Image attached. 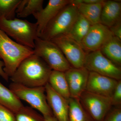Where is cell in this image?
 Masks as SVG:
<instances>
[{
    "label": "cell",
    "instance_id": "cell-1",
    "mask_svg": "<svg viewBox=\"0 0 121 121\" xmlns=\"http://www.w3.org/2000/svg\"><path fill=\"white\" fill-rule=\"evenodd\" d=\"M52 70L41 58L33 54L21 63L10 78L12 82L29 87L44 86Z\"/></svg>",
    "mask_w": 121,
    "mask_h": 121
},
{
    "label": "cell",
    "instance_id": "cell-2",
    "mask_svg": "<svg viewBox=\"0 0 121 121\" xmlns=\"http://www.w3.org/2000/svg\"><path fill=\"white\" fill-rule=\"evenodd\" d=\"M33 54V49L13 41L0 30V58L3 60V70L9 78L24 60Z\"/></svg>",
    "mask_w": 121,
    "mask_h": 121
},
{
    "label": "cell",
    "instance_id": "cell-3",
    "mask_svg": "<svg viewBox=\"0 0 121 121\" xmlns=\"http://www.w3.org/2000/svg\"><path fill=\"white\" fill-rule=\"evenodd\" d=\"M0 30L14 39L17 43L34 49L38 37L37 25L26 20L0 19Z\"/></svg>",
    "mask_w": 121,
    "mask_h": 121
},
{
    "label": "cell",
    "instance_id": "cell-4",
    "mask_svg": "<svg viewBox=\"0 0 121 121\" xmlns=\"http://www.w3.org/2000/svg\"><path fill=\"white\" fill-rule=\"evenodd\" d=\"M79 15L77 7L69 3L64 7L48 23L38 37L51 41L56 37L66 35Z\"/></svg>",
    "mask_w": 121,
    "mask_h": 121
},
{
    "label": "cell",
    "instance_id": "cell-5",
    "mask_svg": "<svg viewBox=\"0 0 121 121\" xmlns=\"http://www.w3.org/2000/svg\"><path fill=\"white\" fill-rule=\"evenodd\" d=\"M9 89L20 100L27 102L44 117L53 115L48 103L45 86L29 87L12 82Z\"/></svg>",
    "mask_w": 121,
    "mask_h": 121
},
{
    "label": "cell",
    "instance_id": "cell-6",
    "mask_svg": "<svg viewBox=\"0 0 121 121\" xmlns=\"http://www.w3.org/2000/svg\"><path fill=\"white\" fill-rule=\"evenodd\" d=\"M33 51L52 70L65 72L72 67L60 48L51 41L37 37Z\"/></svg>",
    "mask_w": 121,
    "mask_h": 121
},
{
    "label": "cell",
    "instance_id": "cell-7",
    "mask_svg": "<svg viewBox=\"0 0 121 121\" xmlns=\"http://www.w3.org/2000/svg\"><path fill=\"white\" fill-rule=\"evenodd\" d=\"M84 67L89 72H95L117 80H121V66L104 56L100 50L87 53Z\"/></svg>",
    "mask_w": 121,
    "mask_h": 121
},
{
    "label": "cell",
    "instance_id": "cell-8",
    "mask_svg": "<svg viewBox=\"0 0 121 121\" xmlns=\"http://www.w3.org/2000/svg\"><path fill=\"white\" fill-rule=\"evenodd\" d=\"M84 110L95 121H103L112 107L110 98L84 91L78 99Z\"/></svg>",
    "mask_w": 121,
    "mask_h": 121
},
{
    "label": "cell",
    "instance_id": "cell-9",
    "mask_svg": "<svg viewBox=\"0 0 121 121\" xmlns=\"http://www.w3.org/2000/svg\"><path fill=\"white\" fill-rule=\"evenodd\" d=\"M51 41L60 48L72 67H84L87 53L79 43L66 35L56 37Z\"/></svg>",
    "mask_w": 121,
    "mask_h": 121
},
{
    "label": "cell",
    "instance_id": "cell-10",
    "mask_svg": "<svg viewBox=\"0 0 121 121\" xmlns=\"http://www.w3.org/2000/svg\"><path fill=\"white\" fill-rule=\"evenodd\" d=\"M113 36L108 27L101 23L93 25L80 44L86 53L96 51L100 50Z\"/></svg>",
    "mask_w": 121,
    "mask_h": 121
},
{
    "label": "cell",
    "instance_id": "cell-11",
    "mask_svg": "<svg viewBox=\"0 0 121 121\" xmlns=\"http://www.w3.org/2000/svg\"><path fill=\"white\" fill-rule=\"evenodd\" d=\"M89 72L84 67H71L64 72L70 97L79 99L86 91Z\"/></svg>",
    "mask_w": 121,
    "mask_h": 121
},
{
    "label": "cell",
    "instance_id": "cell-12",
    "mask_svg": "<svg viewBox=\"0 0 121 121\" xmlns=\"http://www.w3.org/2000/svg\"><path fill=\"white\" fill-rule=\"evenodd\" d=\"M118 81L90 72L86 91L110 98Z\"/></svg>",
    "mask_w": 121,
    "mask_h": 121
},
{
    "label": "cell",
    "instance_id": "cell-13",
    "mask_svg": "<svg viewBox=\"0 0 121 121\" xmlns=\"http://www.w3.org/2000/svg\"><path fill=\"white\" fill-rule=\"evenodd\" d=\"M47 100L58 121H69L68 100L56 93L47 83L45 86Z\"/></svg>",
    "mask_w": 121,
    "mask_h": 121
},
{
    "label": "cell",
    "instance_id": "cell-14",
    "mask_svg": "<svg viewBox=\"0 0 121 121\" xmlns=\"http://www.w3.org/2000/svg\"><path fill=\"white\" fill-rule=\"evenodd\" d=\"M69 3V0H50L44 9L33 14L37 20L36 23L37 25L38 37L48 23L64 7Z\"/></svg>",
    "mask_w": 121,
    "mask_h": 121
},
{
    "label": "cell",
    "instance_id": "cell-15",
    "mask_svg": "<svg viewBox=\"0 0 121 121\" xmlns=\"http://www.w3.org/2000/svg\"><path fill=\"white\" fill-rule=\"evenodd\" d=\"M101 23L109 28L121 22V2L115 0H105L102 8Z\"/></svg>",
    "mask_w": 121,
    "mask_h": 121
},
{
    "label": "cell",
    "instance_id": "cell-16",
    "mask_svg": "<svg viewBox=\"0 0 121 121\" xmlns=\"http://www.w3.org/2000/svg\"><path fill=\"white\" fill-rule=\"evenodd\" d=\"M48 83L56 93L68 100L70 97L69 87L64 72L52 70Z\"/></svg>",
    "mask_w": 121,
    "mask_h": 121
},
{
    "label": "cell",
    "instance_id": "cell-17",
    "mask_svg": "<svg viewBox=\"0 0 121 121\" xmlns=\"http://www.w3.org/2000/svg\"><path fill=\"white\" fill-rule=\"evenodd\" d=\"M100 51L106 58L121 66V40L113 36L102 46Z\"/></svg>",
    "mask_w": 121,
    "mask_h": 121
},
{
    "label": "cell",
    "instance_id": "cell-18",
    "mask_svg": "<svg viewBox=\"0 0 121 121\" xmlns=\"http://www.w3.org/2000/svg\"><path fill=\"white\" fill-rule=\"evenodd\" d=\"M104 1L102 3L96 4L82 3L76 7L79 13L85 17L92 25L101 23L100 17Z\"/></svg>",
    "mask_w": 121,
    "mask_h": 121
},
{
    "label": "cell",
    "instance_id": "cell-19",
    "mask_svg": "<svg viewBox=\"0 0 121 121\" xmlns=\"http://www.w3.org/2000/svg\"><path fill=\"white\" fill-rule=\"evenodd\" d=\"M0 104L7 107L14 114L24 106L19 99L9 89L0 82Z\"/></svg>",
    "mask_w": 121,
    "mask_h": 121
},
{
    "label": "cell",
    "instance_id": "cell-20",
    "mask_svg": "<svg viewBox=\"0 0 121 121\" xmlns=\"http://www.w3.org/2000/svg\"><path fill=\"white\" fill-rule=\"evenodd\" d=\"M91 26V25L90 22L79 13L77 19L66 35L80 44L88 32Z\"/></svg>",
    "mask_w": 121,
    "mask_h": 121
},
{
    "label": "cell",
    "instance_id": "cell-21",
    "mask_svg": "<svg viewBox=\"0 0 121 121\" xmlns=\"http://www.w3.org/2000/svg\"><path fill=\"white\" fill-rule=\"evenodd\" d=\"M68 101L69 121H95L84 110L78 99L70 97Z\"/></svg>",
    "mask_w": 121,
    "mask_h": 121
},
{
    "label": "cell",
    "instance_id": "cell-22",
    "mask_svg": "<svg viewBox=\"0 0 121 121\" xmlns=\"http://www.w3.org/2000/svg\"><path fill=\"white\" fill-rule=\"evenodd\" d=\"M43 0H21L16 13L18 17H26L38 12L43 9Z\"/></svg>",
    "mask_w": 121,
    "mask_h": 121
},
{
    "label": "cell",
    "instance_id": "cell-23",
    "mask_svg": "<svg viewBox=\"0 0 121 121\" xmlns=\"http://www.w3.org/2000/svg\"><path fill=\"white\" fill-rule=\"evenodd\" d=\"M21 0H0V19L13 20L15 18L17 6Z\"/></svg>",
    "mask_w": 121,
    "mask_h": 121
},
{
    "label": "cell",
    "instance_id": "cell-24",
    "mask_svg": "<svg viewBox=\"0 0 121 121\" xmlns=\"http://www.w3.org/2000/svg\"><path fill=\"white\" fill-rule=\"evenodd\" d=\"M15 115L16 121H44L43 115L31 107L24 106Z\"/></svg>",
    "mask_w": 121,
    "mask_h": 121
},
{
    "label": "cell",
    "instance_id": "cell-25",
    "mask_svg": "<svg viewBox=\"0 0 121 121\" xmlns=\"http://www.w3.org/2000/svg\"><path fill=\"white\" fill-rule=\"evenodd\" d=\"M110 99L112 106L121 108V80H118Z\"/></svg>",
    "mask_w": 121,
    "mask_h": 121
},
{
    "label": "cell",
    "instance_id": "cell-26",
    "mask_svg": "<svg viewBox=\"0 0 121 121\" xmlns=\"http://www.w3.org/2000/svg\"><path fill=\"white\" fill-rule=\"evenodd\" d=\"M103 121H121V108L112 107Z\"/></svg>",
    "mask_w": 121,
    "mask_h": 121
},
{
    "label": "cell",
    "instance_id": "cell-27",
    "mask_svg": "<svg viewBox=\"0 0 121 121\" xmlns=\"http://www.w3.org/2000/svg\"><path fill=\"white\" fill-rule=\"evenodd\" d=\"M0 121H16L15 114L0 104Z\"/></svg>",
    "mask_w": 121,
    "mask_h": 121
},
{
    "label": "cell",
    "instance_id": "cell-28",
    "mask_svg": "<svg viewBox=\"0 0 121 121\" xmlns=\"http://www.w3.org/2000/svg\"><path fill=\"white\" fill-rule=\"evenodd\" d=\"M109 29L114 36L121 40V22L117 23Z\"/></svg>",
    "mask_w": 121,
    "mask_h": 121
},
{
    "label": "cell",
    "instance_id": "cell-29",
    "mask_svg": "<svg viewBox=\"0 0 121 121\" xmlns=\"http://www.w3.org/2000/svg\"><path fill=\"white\" fill-rule=\"evenodd\" d=\"M4 66V62L3 61L0 60V76H1L5 81L8 82V81L9 78L4 71L3 68Z\"/></svg>",
    "mask_w": 121,
    "mask_h": 121
},
{
    "label": "cell",
    "instance_id": "cell-30",
    "mask_svg": "<svg viewBox=\"0 0 121 121\" xmlns=\"http://www.w3.org/2000/svg\"><path fill=\"white\" fill-rule=\"evenodd\" d=\"M103 0H83V3L87 4H96L104 2Z\"/></svg>",
    "mask_w": 121,
    "mask_h": 121
},
{
    "label": "cell",
    "instance_id": "cell-31",
    "mask_svg": "<svg viewBox=\"0 0 121 121\" xmlns=\"http://www.w3.org/2000/svg\"><path fill=\"white\" fill-rule=\"evenodd\" d=\"M44 121H58L53 115L44 117Z\"/></svg>",
    "mask_w": 121,
    "mask_h": 121
}]
</instances>
